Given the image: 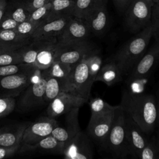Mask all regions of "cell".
Listing matches in <instances>:
<instances>
[{
	"label": "cell",
	"mask_w": 159,
	"mask_h": 159,
	"mask_svg": "<svg viewBox=\"0 0 159 159\" xmlns=\"http://www.w3.org/2000/svg\"><path fill=\"white\" fill-rule=\"evenodd\" d=\"M50 8L51 1L32 11L29 19L39 25L41 23L43 22L47 19L49 14Z\"/></svg>",
	"instance_id": "cell-35"
},
{
	"label": "cell",
	"mask_w": 159,
	"mask_h": 159,
	"mask_svg": "<svg viewBox=\"0 0 159 159\" xmlns=\"http://www.w3.org/2000/svg\"><path fill=\"white\" fill-rule=\"evenodd\" d=\"M15 98H0V118L10 114L16 108Z\"/></svg>",
	"instance_id": "cell-37"
},
{
	"label": "cell",
	"mask_w": 159,
	"mask_h": 159,
	"mask_svg": "<svg viewBox=\"0 0 159 159\" xmlns=\"http://www.w3.org/2000/svg\"><path fill=\"white\" fill-rule=\"evenodd\" d=\"M32 41V38L25 39L20 37L16 31L13 30H0V43L14 46L17 47H22Z\"/></svg>",
	"instance_id": "cell-28"
},
{
	"label": "cell",
	"mask_w": 159,
	"mask_h": 159,
	"mask_svg": "<svg viewBox=\"0 0 159 159\" xmlns=\"http://www.w3.org/2000/svg\"><path fill=\"white\" fill-rule=\"evenodd\" d=\"M132 1L133 0H112V2L117 10L119 12L124 14L129 5Z\"/></svg>",
	"instance_id": "cell-42"
},
{
	"label": "cell",
	"mask_w": 159,
	"mask_h": 159,
	"mask_svg": "<svg viewBox=\"0 0 159 159\" xmlns=\"http://www.w3.org/2000/svg\"><path fill=\"white\" fill-rule=\"evenodd\" d=\"M102 4H104L101 0H75L73 17L84 19L94 10Z\"/></svg>",
	"instance_id": "cell-26"
},
{
	"label": "cell",
	"mask_w": 159,
	"mask_h": 159,
	"mask_svg": "<svg viewBox=\"0 0 159 159\" xmlns=\"http://www.w3.org/2000/svg\"><path fill=\"white\" fill-rule=\"evenodd\" d=\"M153 4L152 0H133L130 3L124 14L130 32L137 34L150 24Z\"/></svg>",
	"instance_id": "cell-4"
},
{
	"label": "cell",
	"mask_w": 159,
	"mask_h": 159,
	"mask_svg": "<svg viewBox=\"0 0 159 159\" xmlns=\"http://www.w3.org/2000/svg\"><path fill=\"white\" fill-rule=\"evenodd\" d=\"M7 3L6 0H0V21L5 15Z\"/></svg>",
	"instance_id": "cell-44"
},
{
	"label": "cell",
	"mask_w": 159,
	"mask_h": 159,
	"mask_svg": "<svg viewBox=\"0 0 159 159\" xmlns=\"http://www.w3.org/2000/svg\"><path fill=\"white\" fill-rule=\"evenodd\" d=\"M125 130L129 155L134 158H139L140 152L148 142V134L143 132L125 112Z\"/></svg>",
	"instance_id": "cell-11"
},
{
	"label": "cell",
	"mask_w": 159,
	"mask_h": 159,
	"mask_svg": "<svg viewBox=\"0 0 159 159\" xmlns=\"http://www.w3.org/2000/svg\"><path fill=\"white\" fill-rule=\"evenodd\" d=\"M18 63H23L20 48L0 54V66Z\"/></svg>",
	"instance_id": "cell-34"
},
{
	"label": "cell",
	"mask_w": 159,
	"mask_h": 159,
	"mask_svg": "<svg viewBox=\"0 0 159 159\" xmlns=\"http://www.w3.org/2000/svg\"><path fill=\"white\" fill-rule=\"evenodd\" d=\"M139 158L159 159V135L156 134L148 139V142L140 152Z\"/></svg>",
	"instance_id": "cell-29"
},
{
	"label": "cell",
	"mask_w": 159,
	"mask_h": 159,
	"mask_svg": "<svg viewBox=\"0 0 159 159\" xmlns=\"http://www.w3.org/2000/svg\"><path fill=\"white\" fill-rule=\"evenodd\" d=\"M38 69L35 66L26 64V63H18L8 65L0 66V78L7 76L9 75H16L18 73H27L34 70Z\"/></svg>",
	"instance_id": "cell-31"
},
{
	"label": "cell",
	"mask_w": 159,
	"mask_h": 159,
	"mask_svg": "<svg viewBox=\"0 0 159 159\" xmlns=\"http://www.w3.org/2000/svg\"><path fill=\"white\" fill-rule=\"evenodd\" d=\"M96 49L97 47L88 40L66 45H59L57 43L55 61L74 66Z\"/></svg>",
	"instance_id": "cell-8"
},
{
	"label": "cell",
	"mask_w": 159,
	"mask_h": 159,
	"mask_svg": "<svg viewBox=\"0 0 159 159\" xmlns=\"http://www.w3.org/2000/svg\"><path fill=\"white\" fill-rule=\"evenodd\" d=\"M29 122L7 124L0 128V146L20 147L24 132Z\"/></svg>",
	"instance_id": "cell-18"
},
{
	"label": "cell",
	"mask_w": 159,
	"mask_h": 159,
	"mask_svg": "<svg viewBox=\"0 0 159 159\" xmlns=\"http://www.w3.org/2000/svg\"><path fill=\"white\" fill-rule=\"evenodd\" d=\"M75 3V1L71 0H52L50 11L45 21L73 17Z\"/></svg>",
	"instance_id": "cell-23"
},
{
	"label": "cell",
	"mask_w": 159,
	"mask_h": 159,
	"mask_svg": "<svg viewBox=\"0 0 159 159\" xmlns=\"http://www.w3.org/2000/svg\"><path fill=\"white\" fill-rule=\"evenodd\" d=\"M153 34L152 27L150 24L121 47L108 61L114 62L124 75H129L145 53Z\"/></svg>",
	"instance_id": "cell-2"
},
{
	"label": "cell",
	"mask_w": 159,
	"mask_h": 159,
	"mask_svg": "<svg viewBox=\"0 0 159 159\" xmlns=\"http://www.w3.org/2000/svg\"><path fill=\"white\" fill-rule=\"evenodd\" d=\"M20 48H21V47H17L8 45H6V44L0 43V54L7 52L17 50Z\"/></svg>",
	"instance_id": "cell-43"
},
{
	"label": "cell",
	"mask_w": 159,
	"mask_h": 159,
	"mask_svg": "<svg viewBox=\"0 0 159 159\" xmlns=\"http://www.w3.org/2000/svg\"><path fill=\"white\" fill-rule=\"evenodd\" d=\"M45 85L46 78L40 71L37 79L20 93V96L16 101L17 109L21 112H27L45 104L44 100Z\"/></svg>",
	"instance_id": "cell-6"
},
{
	"label": "cell",
	"mask_w": 159,
	"mask_h": 159,
	"mask_svg": "<svg viewBox=\"0 0 159 159\" xmlns=\"http://www.w3.org/2000/svg\"><path fill=\"white\" fill-rule=\"evenodd\" d=\"M38 26V24L28 19L22 22L19 23L15 30L22 38L30 39Z\"/></svg>",
	"instance_id": "cell-36"
},
{
	"label": "cell",
	"mask_w": 159,
	"mask_h": 159,
	"mask_svg": "<svg viewBox=\"0 0 159 159\" xmlns=\"http://www.w3.org/2000/svg\"><path fill=\"white\" fill-rule=\"evenodd\" d=\"M120 105L124 112L148 135L158 126L156 99L152 94L124 90Z\"/></svg>",
	"instance_id": "cell-1"
},
{
	"label": "cell",
	"mask_w": 159,
	"mask_h": 159,
	"mask_svg": "<svg viewBox=\"0 0 159 159\" xmlns=\"http://www.w3.org/2000/svg\"><path fill=\"white\" fill-rule=\"evenodd\" d=\"M45 78L44 100L45 103L48 104L61 93L66 92V78L60 79L54 77H45Z\"/></svg>",
	"instance_id": "cell-24"
},
{
	"label": "cell",
	"mask_w": 159,
	"mask_h": 159,
	"mask_svg": "<svg viewBox=\"0 0 159 159\" xmlns=\"http://www.w3.org/2000/svg\"><path fill=\"white\" fill-rule=\"evenodd\" d=\"M108 1H109V0H101V1L104 5H106V6H107V4Z\"/></svg>",
	"instance_id": "cell-46"
},
{
	"label": "cell",
	"mask_w": 159,
	"mask_h": 159,
	"mask_svg": "<svg viewBox=\"0 0 159 159\" xmlns=\"http://www.w3.org/2000/svg\"><path fill=\"white\" fill-rule=\"evenodd\" d=\"M20 147H6L0 146V159L6 158L13 156L15 153H17Z\"/></svg>",
	"instance_id": "cell-41"
},
{
	"label": "cell",
	"mask_w": 159,
	"mask_h": 159,
	"mask_svg": "<svg viewBox=\"0 0 159 159\" xmlns=\"http://www.w3.org/2000/svg\"><path fill=\"white\" fill-rule=\"evenodd\" d=\"M84 60L88 65L90 76L94 82L95 78L102 64V60L99 50L97 48Z\"/></svg>",
	"instance_id": "cell-32"
},
{
	"label": "cell",
	"mask_w": 159,
	"mask_h": 159,
	"mask_svg": "<svg viewBox=\"0 0 159 159\" xmlns=\"http://www.w3.org/2000/svg\"><path fill=\"white\" fill-rule=\"evenodd\" d=\"M39 69L0 78V98H16L40 75Z\"/></svg>",
	"instance_id": "cell-7"
},
{
	"label": "cell",
	"mask_w": 159,
	"mask_h": 159,
	"mask_svg": "<svg viewBox=\"0 0 159 159\" xmlns=\"http://www.w3.org/2000/svg\"><path fill=\"white\" fill-rule=\"evenodd\" d=\"M84 20L87 22L91 33L96 35L102 34L106 30L108 22L107 6L101 5L90 13Z\"/></svg>",
	"instance_id": "cell-20"
},
{
	"label": "cell",
	"mask_w": 159,
	"mask_h": 159,
	"mask_svg": "<svg viewBox=\"0 0 159 159\" xmlns=\"http://www.w3.org/2000/svg\"><path fill=\"white\" fill-rule=\"evenodd\" d=\"M33 42L40 47V49L37 56L35 66L40 71L47 69L55 61V49L57 43H40L35 41Z\"/></svg>",
	"instance_id": "cell-22"
},
{
	"label": "cell",
	"mask_w": 159,
	"mask_h": 159,
	"mask_svg": "<svg viewBox=\"0 0 159 159\" xmlns=\"http://www.w3.org/2000/svg\"><path fill=\"white\" fill-rule=\"evenodd\" d=\"M154 3H159V0H152Z\"/></svg>",
	"instance_id": "cell-47"
},
{
	"label": "cell",
	"mask_w": 159,
	"mask_h": 159,
	"mask_svg": "<svg viewBox=\"0 0 159 159\" xmlns=\"http://www.w3.org/2000/svg\"><path fill=\"white\" fill-rule=\"evenodd\" d=\"M157 127H158V128H157V134H158L159 135V125Z\"/></svg>",
	"instance_id": "cell-48"
},
{
	"label": "cell",
	"mask_w": 159,
	"mask_h": 159,
	"mask_svg": "<svg viewBox=\"0 0 159 159\" xmlns=\"http://www.w3.org/2000/svg\"><path fill=\"white\" fill-rule=\"evenodd\" d=\"M30 14L24 0H14V2L10 4L7 3L4 16L11 17L18 23H20L28 20Z\"/></svg>",
	"instance_id": "cell-25"
},
{
	"label": "cell",
	"mask_w": 159,
	"mask_h": 159,
	"mask_svg": "<svg viewBox=\"0 0 159 159\" xmlns=\"http://www.w3.org/2000/svg\"><path fill=\"white\" fill-rule=\"evenodd\" d=\"M66 144L57 140L51 134L42 139L33 145L20 146L18 152L25 153L37 152L55 154H63Z\"/></svg>",
	"instance_id": "cell-19"
},
{
	"label": "cell",
	"mask_w": 159,
	"mask_h": 159,
	"mask_svg": "<svg viewBox=\"0 0 159 159\" xmlns=\"http://www.w3.org/2000/svg\"><path fill=\"white\" fill-rule=\"evenodd\" d=\"M66 82V92L88 100L94 81L84 60L73 66Z\"/></svg>",
	"instance_id": "cell-5"
},
{
	"label": "cell",
	"mask_w": 159,
	"mask_h": 159,
	"mask_svg": "<svg viewBox=\"0 0 159 159\" xmlns=\"http://www.w3.org/2000/svg\"><path fill=\"white\" fill-rule=\"evenodd\" d=\"M154 37L155 40L152 47L143 55L129 74L130 81L146 78L159 61V36Z\"/></svg>",
	"instance_id": "cell-16"
},
{
	"label": "cell",
	"mask_w": 159,
	"mask_h": 159,
	"mask_svg": "<svg viewBox=\"0 0 159 159\" xmlns=\"http://www.w3.org/2000/svg\"><path fill=\"white\" fill-rule=\"evenodd\" d=\"M27 9L31 13L34 10L50 2V0H24Z\"/></svg>",
	"instance_id": "cell-40"
},
{
	"label": "cell",
	"mask_w": 159,
	"mask_h": 159,
	"mask_svg": "<svg viewBox=\"0 0 159 159\" xmlns=\"http://www.w3.org/2000/svg\"><path fill=\"white\" fill-rule=\"evenodd\" d=\"M79 109L75 108L65 114L64 125H58L51 133L57 140L66 145L81 130L78 121Z\"/></svg>",
	"instance_id": "cell-17"
},
{
	"label": "cell",
	"mask_w": 159,
	"mask_h": 159,
	"mask_svg": "<svg viewBox=\"0 0 159 159\" xmlns=\"http://www.w3.org/2000/svg\"><path fill=\"white\" fill-rule=\"evenodd\" d=\"M68 159H91L94 155L92 139L80 130L66 145L63 154Z\"/></svg>",
	"instance_id": "cell-10"
},
{
	"label": "cell",
	"mask_w": 159,
	"mask_h": 159,
	"mask_svg": "<svg viewBox=\"0 0 159 159\" xmlns=\"http://www.w3.org/2000/svg\"><path fill=\"white\" fill-rule=\"evenodd\" d=\"M87 101L70 93L62 92L48 103L47 116L55 118L65 114L75 108H80Z\"/></svg>",
	"instance_id": "cell-15"
},
{
	"label": "cell",
	"mask_w": 159,
	"mask_h": 159,
	"mask_svg": "<svg viewBox=\"0 0 159 159\" xmlns=\"http://www.w3.org/2000/svg\"><path fill=\"white\" fill-rule=\"evenodd\" d=\"M89 26L83 19L73 17L57 38V44L66 45L88 40L91 34Z\"/></svg>",
	"instance_id": "cell-12"
},
{
	"label": "cell",
	"mask_w": 159,
	"mask_h": 159,
	"mask_svg": "<svg viewBox=\"0 0 159 159\" xmlns=\"http://www.w3.org/2000/svg\"><path fill=\"white\" fill-rule=\"evenodd\" d=\"M102 149L117 158H125L129 155L125 130V112L119 104L114 111L110 131Z\"/></svg>",
	"instance_id": "cell-3"
},
{
	"label": "cell",
	"mask_w": 159,
	"mask_h": 159,
	"mask_svg": "<svg viewBox=\"0 0 159 159\" xmlns=\"http://www.w3.org/2000/svg\"><path fill=\"white\" fill-rule=\"evenodd\" d=\"M124 74L119 66L113 61L108 62L101 67L94 81H102L109 86L122 80Z\"/></svg>",
	"instance_id": "cell-21"
},
{
	"label": "cell",
	"mask_w": 159,
	"mask_h": 159,
	"mask_svg": "<svg viewBox=\"0 0 159 159\" xmlns=\"http://www.w3.org/2000/svg\"><path fill=\"white\" fill-rule=\"evenodd\" d=\"M158 96L157 99H156V104H157V114H158V125H159V88L157 93Z\"/></svg>",
	"instance_id": "cell-45"
},
{
	"label": "cell",
	"mask_w": 159,
	"mask_h": 159,
	"mask_svg": "<svg viewBox=\"0 0 159 159\" xmlns=\"http://www.w3.org/2000/svg\"><path fill=\"white\" fill-rule=\"evenodd\" d=\"M40 49V47L32 40L30 43L22 47L20 53L22 63L35 66L37 56Z\"/></svg>",
	"instance_id": "cell-30"
},
{
	"label": "cell",
	"mask_w": 159,
	"mask_h": 159,
	"mask_svg": "<svg viewBox=\"0 0 159 159\" xmlns=\"http://www.w3.org/2000/svg\"><path fill=\"white\" fill-rule=\"evenodd\" d=\"M73 17H62L41 23L32 35V40L41 43H57V38Z\"/></svg>",
	"instance_id": "cell-13"
},
{
	"label": "cell",
	"mask_w": 159,
	"mask_h": 159,
	"mask_svg": "<svg viewBox=\"0 0 159 159\" xmlns=\"http://www.w3.org/2000/svg\"><path fill=\"white\" fill-rule=\"evenodd\" d=\"M58 125V122L55 118L48 116L42 117L34 122H30L24 132L20 146L35 145L50 135Z\"/></svg>",
	"instance_id": "cell-9"
},
{
	"label": "cell",
	"mask_w": 159,
	"mask_h": 159,
	"mask_svg": "<svg viewBox=\"0 0 159 159\" xmlns=\"http://www.w3.org/2000/svg\"><path fill=\"white\" fill-rule=\"evenodd\" d=\"M71 1H75V0H71Z\"/></svg>",
	"instance_id": "cell-49"
},
{
	"label": "cell",
	"mask_w": 159,
	"mask_h": 159,
	"mask_svg": "<svg viewBox=\"0 0 159 159\" xmlns=\"http://www.w3.org/2000/svg\"><path fill=\"white\" fill-rule=\"evenodd\" d=\"M114 111L90 117L87 127V134L94 142L101 147H102L111 128Z\"/></svg>",
	"instance_id": "cell-14"
},
{
	"label": "cell",
	"mask_w": 159,
	"mask_h": 159,
	"mask_svg": "<svg viewBox=\"0 0 159 159\" xmlns=\"http://www.w3.org/2000/svg\"><path fill=\"white\" fill-rule=\"evenodd\" d=\"M150 24L153 30V37L159 36V3H154L153 6Z\"/></svg>",
	"instance_id": "cell-38"
},
{
	"label": "cell",
	"mask_w": 159,
	"mask_h": 159,
	"mask_svg": "<svg viewBox=\"0 0 159 159\" xmlns=\"http://www.w3.org/2000/svg\"><path fill=\"white\" fill-rule=\"evenodd\" d=\"M89 105L91 110V116L99 115L114 111L119 106H112L98 97L91 99Z\"/></svg>",
	"instance_id": "cell-33"
},
{
	"label": "cell",
	"mask_w": 159,
	"mask_h": 159,
	"mask_svg": "<svg viewBox=\"0 0 159 159\" xmlns=\"http://www.w3.org/2000/svg\"><path fill=\"white\" fill-rule=\"evenodd\" d=\"M19 23L13 19L4 16L0 21V30L15 29Z\"/></svg>",
	"instance_id": "cell-39"
},
{
	"label": "cell",
	"mask_w": 159,
	"mask_h": 159,
	"mask_svg": "<svg viewBox=\"0 0 159 159\" xmlns=\"http://www.w3.org/2000/svg\"><path fill=\"white\" fill-rule=\"evenodd\" d=\"M73 66L59 61H54L52 65L43 70L40 71L45 77H54L66 79L69 75Z\"/></svg>",
	"instance_id": "cell-27"
}]
</instances>
